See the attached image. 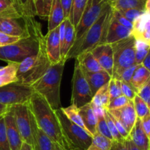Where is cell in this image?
<instances>
[{
	"label": "cell",
	"instance_id": "1",
	"mask_svg": "<svg viewBox=\"0 0 150 150\" xmlns=\"http://www.w3.org/2000/svg\"><path fill=\"white\" fill-rule=\"evenodd\" d=\"M24 26L29 30V37L21 38L17 42L0 47V60L7 63H18L39 51L40 40L42 36L40 24L35 17H23Z\"/></svg>",
	"mask_w": 150,
	"mask_h": 150
},
{
	"label": "cell",
	"instance_id": "2",
	"mask_svg": "<svg viewBox=\"0 0 150 150\" xmlns=\"http://www.w3.org/2000/svg\"><path fill=\"white\" fill-rule=\"evenodd\" d=\"M29 109L33 115L39 128L56 144L65 150H70L63 136L59 120L47 101L35 93L27 103Z\"/></svg>",
	"mask_w": 150,
	"mask_h": 150
},
{
	"label": "cell",
	"instance_id": "3",
	"mask_svg": "<svg viewBox=\"0 0 150 150\" xmlns=\"http://www.w3.org/2000/svg\"><path fill=\"white\" fill-rule=\"evenodd\" d=\"M111 17L112 8L109 4L96 21L82 37L81 39L74 43L67 54V61L68 59H76V57L80 54L92 51L98 45L105 43L107 32Z\"/></svg>",
	"mask_w": 150,
	"mask_h": 150
},
{
	"label": "cell",
	"instance_id": "4",
	"mask_svg": "<svg viewBox=\"0 0 150 150\" xmlns=\"http://www.w3.org/2000/svg\"><path fill=\"white\" fill-rule=\"evenodd\" d=\"M65 62L62 59L57 64L51 65L46 73L31 86L35 93L43 98L54 110L62 108L60 86Z\"/></svg>",
	"mask_w": 150,
	"mask_h": 150
},
{
	"label": "cell",
	"instance_id": "5",
	"mask_svg": "<svg viewBox=\"0 0 150 150\" xmlns=\"http://www.w3.org/2000/svg\"><path fill=\"white\" fill-rule=\"evenodd\" d=\"M51 66L45 51L44 35L40 40L39 51L19 64L17 79L19 83L32 86L39 80Z\"/></svg>",
	"mask_w": 150,
	"mask_h": 150
},
{
	"label": "cell",
	"instance_id": "6",
	"mask_svg": "<svg viewBox=\"0 0 150 150\" xmlns=\"http://www.w3.org/2000/svg\"><path fill=\"white\" fill-rule=\"evenodd\" d=\"M59 120L63 136L65 139L70 150H86L92 140V136L89 133L72 122L63 113L62 108L55 110Z\"/></svg>",
	"mask_w": 150,
	"mask_h": 150
},
{
	"label": "cell",
	"instance_id": "7",
	"mask_svg": "<svg viewBox=\"0 0 150 150\" xmlns=\"http://www.w3.org/2000/svg\"><path fill=\"white\" fill-rule=\"evenodd\" d=\"M136 41L133 35L111 44L114 54L112 78L118 79L122 72L135 64Z\"/></svg>",
	"mask_w": 150,
	"mask_h": 150
},
{
	"label": "cell",
	"instance_id": "8",
	"mask_svg": "<svg viewBox=\"0 0 150 150\" xmlns=\"http://www.w3.org/2000/svg\"><path fill=\"white\" fill-rule=\"evenodd\" d=\"M93 95L80 64L76 61L72 79L71 105L79 108L92 101Z\"/></svg>",
	"mask_w": 150,
	"mask_h": 150
},
{
	"label": "cell",
	"instance_id": "9",
	"mask_svg": "<svg viewBox=\"0 0 150 150\" xmlns=\"http://www.w3.org/2000/svg\"><path fill=\"white\" fill-rule=\"evenodd\" d=\"M109 0H88L83 15L76 29V40L77 42L85 35L88 29L109 5ZM74 45V44H73Z\"/></svg>",
	"mask_w": 150,
	"mask_h": 150
},
{
	"label": "cell",
	"instance_id": "10",
	"mask_svg": "<svg viewBox=\"0 0 150 150\" xmlns=\"http://www.w3.org/2000/svg\"><path fill=\"white\" fill-rule=\"evenodd\" d=\"M35 93L31 86L15 82L0 87V103L8 106L26 104Z\"/></svg>",
	"mask_w": 150,
	"mask_h": 150
},
{
	"label": "cell",
	"instance_id": "11",
	"mask_svg": "<svg viewBox=\"0 0 150 150\" xmlns=\"http://www.w3.org/2000/svg\"><path fill=\"white\" fill-rule=\"evenodd\" d=\"M12 111L14 116L15 122L18 130L23 142L32 145V125H31L30 114L27 103L19 104L11 106Z\"/></svg>",
	"mask_w": 150,
	"mask_h": 150
},
{
	"label": "cell",
	"instance_id": "12",
	"mask_svg": "<svg viewBox=\"0 0 150 150\" xmlns=\"http://www.w3.org/2000/svg\"><path fill=\"white\" fill-rule=\"evenodd\" d=\"M45 51L51 65L57 64L62 60L61 42L59 38V26L48 31L44 35Z\"/></svg>",
	"mask_w": 150,
	"mask_h": 150
},
{
	"label": "cell",
	"instance_id": "13",
	"mask_svg": "<svg viewBox=\"0 0 150 150\" xmlns=\"http://www.w3.org/2000/svg\"><path fill=\"white\" fill-rule=\"evenodd\" d=\"M114 119L120 122L129 133L134 127L137 120L133 101L120 108L107 111Z\"/></svg>",
	"mask_w": 150,
	"mask_h": 150
},
{
	"label": "cell",
	"instance_id": "14",
	"mask_svg": "<svg viewBox=\"0 0 150 150\" xmlns=\"http://www.w3.org/2000/svg\"><path fill=\"white\" fill-rule=\"evenodd\" d=\"M90 51L98 60L103 70L112 76L114 69V54L111 44H101Z\"/></svg>",
	"mask_w": 150,
	"mask_h": 150
},
{
	"label": "cell",
	"instance_id": "15",
	"mask_svg": "<svg viewBox=\"0 0 150 150\" xmlns=\"http://www.w3.org/2000/svg\"><path fill=\"white\" fill-rule=\"evenodd\" d=\"M4 117L7 140H8L10 150H21L23 140L21 137V135L16 126L11 107L4 114Z\"/></svg>",
	"mask_w": 150,
	"mask_h": 150
},
{
	"label": "cell",
	"instance_id": "16",
	"mask_svg": "<svg viewBox=\"0 0 150 150\" xmlns=\"http://www.w3.org/2000/svg\"><path fill=\"white\" fill-rule=\"evenodd\" d=\"M29 114H30L32 140H33L32 146L34 150H53L54 142L39 128L30 110H29Z\"/></svg>",
	"mask_w": 150,
	"mask_h": 150
},
{
	"label": "cell",
	"instance_id": "17",
	"mask_svg": "<svg viewBox=\"0 0 150 150\" xmlns=\"http://www.w3.org/2000/svg\"><path fill=\"white\" fill-rule=\"evenodd\" d=\"M0 32L12 37L25 38L29 36V30L25 26H21L16 19L0 18Z\"/></svg>",
	"mask_w": 150,
	"mask_h": 150
},
{
	"label": "cell",
	"instance_id": "18",
	"mask_svg": "<svg viewBox=\"0 0 150 150\" xmlns=\"http://www.w3.org/2000/svg\"><path fill=\"white\" fill-rule=\"evenodd\" d=\"M132 35L136 40L148 44L150 40V15L145 13L133 22Z\"/></svg>",
	"mask_w": 150,
	"mask_h": 150
},
{
	"label": "cell",
	"instance_id": "19",
	"mask_svg": "<svg viewBox=\"0 0 150 150\" xmlns=\"http://www.w3.org/2000/svg\"><path fill=\"white\" fill-rule=\"evenodd\" d=\"M131 35L132 31L120 24L112 16L108 26L105 43L111 45Z\"/></svg>",
	"mask_w": 150,
	"mask_h": 150
},
{
	"label": "cell",
	"instance_id": "20",
	"mask_svg": "<svg viewBox=\"0 0 150 150\" xmlns=\"http://www.w3.org/2000/svg\"><path fill=\"white\" fill-rule=\"evenodd\" d=\"M83 72L93 96L102 86L109 83L112 78V76H110L107 72L103 70L98 72H93V73L85 71V70H83Z\"/></svg>",
	"mask_w": 150,
	"mask_h": 150
},
{
	"label": "cell",
	"instance_id": "21",
	"mask_svg": "<svg viewBox=\"0 0 150 150\" xmlns=\"http://www.w3.org/2000/svg\"><path fill=\"white\" fill-rule=\"evenodd\" d=\"M65 28L63 40L61 43V58L67 62V57L76 40V29L68 18H65Z\"/></svg>",
	"mask_w": 150,
	"mask_h": 150
},
{
	"label": "cell",
	"instance_id": "22",
	"mask_svg": "<svg viewBox=\"0 0 150 150\" xmlns=\"http://www.w3.org/2000/svg\"><path fill=\"white\" fill-rule=\"evenodd\" d=\"M130 140L141 150L150 149V141L145 134L142 128V122L140 119L137 118L134 127L130 133Z\"/></svg>",
	"mask_w": 150,
	"mask_h": 150
},
{
	"label": "cell",
	"instance_id": "23",
	"mask_svg": "<svg viewBox=\"0 0 150 150\" xmlns=\"http://www.w3.org/2000/svg\"><path fill=\"white\" fill-rule=\"evenodd\" d=\"M79 113L83 120V122L87 132L93 137L95 134L98 133L97 117L94 114L91 103L79 108Z\"/></svg>",
	"mask_w": 150,
	"mask_h": 150
},
{
	"label": "cell",
	"instance_id": "24",
	"mask_svg": "<svg viewBox=\"0 0 150 150\" xmlns=\"http://www.w3.org/2000/svg\"><path fill=\"white\" fill-rule=\"evenodd\" d=\"M65 20L61 0H53L48 18V31L59 26Z\"/></svg>",
	"mask_w": 150,
	"mask_h": 150
},
{
	"label": "cell",
	"instance_id": "25",
	"mask_svg": "<svg viewBox=\"0 0 150 150\" xmlns=\"http://www.w3.org/2000/svg\"><path fill=\"white\" fill-rule=\"evenodd\" d=\"M76 59L80 64L82 70H85V71L93 73V72H98L103 70V68L100 65L99 62L95 58L91 51H88V52L80 54L76 57Z\"/></svg>",
	"mask_w": 150,
	"mask_h": 150
},
{
	"label": "cell",
	"instance_id": "26",
	"mask_svg": "<svg viewBox=\"0 0 150 150\" xmlns=\"http://www.w3.org/2000/svg\"><path fill=\"white\" fill-rule=\"evenodd\" d=\"M19 64L7 63L0 70V87L18 81L17 73Z\"/></svg>",
	"mask_w": 150,
	"mask_h": 150
},
{
	"label": "cell",
	"instance_id": "27",
	"mask_svg": "<svg viewBox=\"0 0 150 150\" xmlns=\"http://www.w3.org/2000/svg\"><path fill=\"white\" fill-rule=\"evenodd\" d=\"M150 79V72L144 66L139 64L137 66L134 73L133 75L130 85L133 86L136 92H139L141 88Z\"/></svg>",
	"mask_w": 150,
	"mask_h": 150
},
{
	"label": "cell",
	"instance_id": "28",
	"mask_svg": "<svg viewBox=\"0 0 150 150\" xmlns=\"http://www.w3.org/2000/svg\"><path fill=\"white\" fill-rule=\"evenodd\" d=\"M146 0H110L109 3L112 9L116 10L138 9L145 11Z\"/></svg>",
	"mask_w": 150,
	"mask_h": 150
},
{
	"label": "cell",
	"instance_id": "29",
	"mask_svg": "<svg viewBox=\"0 0 150 150\" xmlns=\"http://www.w3.org/2000/svg\"><path fill=\"white\" fill-rule=\"evenodd\" d=\"M0 18L17 20L23 17L12 0H0Z\"/></svg>",
	"mask_w": 150,
	"mask_h": 150
},
{
	"label": "cell",
	"instance_id": "30",
	"mask_svg": "<svg viewBox=\"0 0 150 150\" xmlns=\"http://www.w3.org/2000/svg\"><path fill=\"white\" fill-rule=\"evenodd\" d=\"M88 0H73L69 20L76 28L79 24L83 11L87 4Z\"/></svg>",
	"mask_w": 150,
	"mask_h": 150
},
{
	"label": "cell",
	"instance_id": "31",
	"mask_svg": "<svg viewBox=\"0 0 150 150\" xmlns=\"http://www.w3.org/2000/svg\"><path fill=\"white\" fill-rule=\"evenodd\" d=\"M22 17H35L36 16L35 4L32 0H12Z\"/></svg>",
	"mask_w": 150,
	"mask_h": 150
},
{
	"label": "cell",
	"instance_id": "32",
	"mask_svg": "<svg viewBox=\"0 0 150 150\" xmlns=\"http://www.w3.org/2000/svg\"><path fill=\"white\" fill-rule=\"evenodd\" d=\"M110 101V95L108 92V83L104 85L94 95L91 103L98 106L103 107L106 109L108 103Z\"/></svg>",
	"mask_w": 150,
	"mask_h": 150
},
{
	"label": "cell",
	"instance_id": "33",
	"mask_svg": "<svg viewBox=\"0 0 150 150\" xmlns=\"http://www.w3.org/2000/svg\"><path fill=\"white\" fill-rule=\"evenodd\" d=\"M113 144V141L97 133L92 137V142L86 150H110Z\"/></svg>",
	"mask_w": 150,
	"mask_h": 150
},
{
	"label": "cell",
	"instance_id": "34",
	"mask_svg": "<svg viewBox=\"0 0 150 150\" xmlns=\"http://www.w3.org/2000/svg\"><path fill=\"white\" fill-rule=\"evenodd\" d=\"M62 110L63 113L64 114V115L67 117V119L70 120L72 122L75 123L76 125H77L78 126L81 127V128H83V130H86V127H85L84 124L83 122V120H82L80 114L79 113V108H76L75 105H70L69 106L66 107V108H62ZM88 133V132H87Z\"/></svg>",
	"mask_w": 150,
	"mask_h": 150
},
{
	"label": "cell",
	"instance_id": "35",
	"mask_svg": "<svg viewBox=\"0 0 150 150\" xmlns=\"http://www.w3.org/2000/svg\"><path fill=\"white\" fill-rule=\"evenodd\" d=\"M150 46L146 42L141 40L136 41V56H135V64H142L148 54Z\"/></svg>",
	"mask_w": 150,
	"mask_h": 150
},
{
	"label": "cell",
	"instance_id": "36",
	"mask_svg": "<svg viewBox=\"0 0 150 150\" xmlns=\"http://www.w3.org/2000/svg\"><path fill=\"white\" fill-rule=\"evenodd\" d=\"M53 0H38L35 4L36 16L42 19H48Z\"/></svg>",
	"mask_w": 150,
	"mask_h": 150
},
{
	"label": "cell",
	"instance_id": "37",
	"mask_svg": "<svg viewBox=\"0 0 150 150\" xmlns=\"http://www.w3.org/2000/svg\"><path fill=\"white\" fill-rule=\"evenodd\" d=\"M133 103L137 118L142 120L145 116L150 113V110L148 105L138 95H136V96L134 98Z\"/></svg>",
	"mask_w": 150,
	"mask_h": 150
},
{
	"label": "cell",
	"instance_id": "38",
	"mask_svg": "<svg viewBox=\"0 0 150 150\" xmlns=\"http://www.w3.org/2000/svg\"><path fill=\"white\" fill-rule=\"evenodd\" d=\"M105 114L102 117H97V130L99 134L102 135L104 137L113 141L112 136L108 130V125H107L106 120H105Z\"/></svg>",
	"mask_w": 150,
	"mask_h": 150
},
{
	"label": "cell",
	"instance_id": "39",
	"mask_svg": "<svg viewBox=\"0 0 150 150\" xmlns=\"http://www.w3.org/2000/svg\"><path fill=\"white\" fill-rule=\"evenodd\" d=\"M4 115L3 114L0 117V150H10L7 140Z\"/></svg>",
	"mask_w": 150,
	"mask_h": 150
},
{
	"label": "cell",
	"instance_id": "40",
	"mask_svg": "<svg viewBox=\"0 0 150 150\" xmlns=\"http://www.w3.org/2000/svg\"><path fill=\"white\" fill-rule=\"evenodd\" d=\"M105 120H106L107 125H108V130H109L111 136H112L113 142H123V141H125L124 139H122V137L120 136V133H119L118 130H117V127H116L115 125H114V122H113L112 119H111V116H110V114H108L107 110H106V112H105Z\"/></svg>",
	"mask_w": 150,
	"mask_h": 150
},
{
	"label": "cell",
	"instance_id": "41",
	"mask_svg": "<svg viewBox=\"0 0 150 150\" xmlns=\"http://www.w3.org/2000/svg\"><path fill=\"white\" fill-rule=\"evenodd\" d=\"M130 100L127 99L125 96L124 95H121L120 97L114 98V99L110 100L109 103H108V105L106 107L107 111L109 110H114L117 109V108H120L122 107L125 106V105H127L130 103Z\"/></svg>",
	"mask_w": 150,
	"mask_h": 150
},
{
	"label": "cell",
	"instance_id": "42",
	"mask_svg": "<svg viewBox=\"0 0 150 150\" xmlns=\"http://www.w3.org/2000/svg\"><path fill=\"white\" fill-rule=\"evenodd\" d=\"M108 92H109L110 100L122 95L120 88V80L115 78H111V81L108 83Z\"/></svg>",
	"mask_w": 150,
	"mask_h": 150
},
{
	"label": "cell",
	"instance_id": "43",
	"mask_svg": "<svg viewBox=\"0 0 150 150\" xmlns=\"http://www.w3.org/2000/svg\"><path fill=\"white\" fill-rule=\"evenodd\" d=\"M117 11L120 12L123 16H125L127 20H129L132 23H133L136 19L139 18L140 16L145 13V11L138 10V9H127V10H117Z\"/></svg>",
	"mask_w": 150,
	"mask_h": 150
},
{
	"label": "cell",
	"instance_id": "44",
	"mask_svg": "<svg viewBox=\"0 0 150 150\" xmlns=\"http://www.w3.org/2000/svg\"><path fill=\"white\" fill-rule=\"evenodd\" d=\"M120 84L122 95L125 96L130 100L133 101L135 97L137 95V92L133 89V86L130 83H127L121 80H120Z\"/></svg>",
	"mask_w": 150,
	"mask_h": 150
},
{
	"label": "cell",
	"instance_id": "45",
	"mask_svg": "<svg viewBox=\"0 0 150 150\" xmlns=\"http://www.w3.org/2000/svg\"><path fill=\"white\" fill-rule=\"evenodd\" d=\"M137 95L146 103L150 110V79L141 88Z\"/></svg>",
	"mask_w": 150,
	"mask_h": 150
},
{
	"label": "cell",
	"instance_id": "46",
	"mask_svg": "<svg viewBox=\"0 0 150 150\" xmlns=\"http://www.w3.org/2000/svg\"><path fill=\"white\" fill-rule=\"evenodd\" d=\"M111 8H112V7H111ZM112 16L113 17L120 23V24L122 25L123 26H125V27L127 28V29L132 31V29H133V23L130 22L129 20H127L125 16H123L120 13V12L112 9Z\"/></svg>",
	"mask_w": 150,
	"mask_h": 150
},
{
	"label": "cell",
	"instance_id": "47",
	"mask_svg": "<svg viewBox=\"0 0 150 150\" xmlns=\"http://www.w3.org/2000/svg\"><path fill=\"white\" fill-rule=\"evenodd\" d=\"M137 66L138 65H136V64H133V65L130 66L128 68L124 70L122 72V73L120 74V76H119V78L117 79H118V80H121L122 81H125L126 82V83H130V81H131L133 75V73H134Z\"/></svg>",
	"mask_w": 150,
	"mask_h": 150
},
{
	"label": "cell",
	"instance_id": "48",
	"mask_svg": "<svg viewBox=\"0 0 150 150\" xmlns=\"http://www.w3.org/2000/svg\"><path fill=\"white\" fill-rule=\"evenodd\" d=\"M21 38H18V37L9 36V35H4V34L0 32V47L3 46V45H8V44L10 43H13L15 42H17Z\"/></svg>",
	"mask_w": 150,
	"mask_h": 150
},
{
	"label": "cell",
	"instance_id": "49",
	"mask_svg": "<svg viewBox=\"0 0 150 150\" xmlns=\"http://www.w3.org/2000/svg\"><path fill=\"white\" fill-rule=\"evenodd\" d=\"M141 122H142V128L146 136H147L148 139L150 141V113L145 116L142 120H141Z\"/></svg>",
	"mask_w": 150,
	"mask_h": 150
},
{
	"label": "cell",
	"instance_id": "50",
	"mask_svg": "<svg viewBox=\"0 0 150 150\" xmlns=\"http://www.w3.org/2000/svg\"><path fill=\"white\" fill-rule=\"evenodd\" d=\"M61 3L63 7V10H64V17L65 18H69L73 0H61Z\"/></svg>",
	"mask_w": 150,
	"mask_h": 150
},
{
	"label": "cell",
	"instance_id": "51",
	"mask_svg": "<svg viewBox=\"0 0 150 150\" xmlns=\"http://www.w3.org/2000/svg\"><path fill=\"white\" fill-rule=\"evenodd\" d=\"M110 150H128L126 144V141L120 142H113L112 146Z\"/></svg>",
	"mask_w": 150,
	"mask_h": 150
},
{
	"label": "cell",
	"instance_id": "52",
	"mask_svg": "<svg viewBox=\"0 0 150 150\" xmlns=\"http://www.w3.org/2000/svg\"><path fill=\"white\" fill-rule=\"evenodd\" d=\"M92 109H93L94 114H95V117H102V116H104L105 114L106 109H105V108H103V107L98 106V105H93V104H92Z\"/></svg>",
	"mask_w": 150,
	"mask_h": 150
},
{
	"label": "cell",
	"instance_id": "53",
	"mask_svg": "<svg viewBox=\"0 0 150 150\" xmlns=\"http://www.w3.org/2000/svg\"><path fill=\"white\" fill-rule=\"evenodd\" d=\"M142 64L143 66H144V67L150 72V48L149 51H148V54L147 55H146V58L144 59V60Z\"/></svg>",
	"mask_w": 150,
	"mask_h": 150
},
{
	"label": "cell",
	"instance_id": "54",
	"mask_svg": "<svg viewBox=\"0 0 150 150\" xmlns=\"http://www.w3.org/2000/svg\"><path fill=\"white\" fill-rule=\"evenodd\" d=\"M126 144H127V146L128 150H141L139 149L137 146H136L134 145V144L131 142V140L128 139V140L126 141Z\"/></svg>",
	"mask_w": 150,
	"mask_h": 150
},
{
	"label": "cell",
	"instance_id": "55",
	"mask_svg": "<svg viewBox=\"0 0 150 150\" xmlns=\"http://www.w3.org/2000/svg\"><path fill=\"white\" fill-rule=\"evenodd\" d=\"M21 150H34V149L32 145L25 143V142H23Z\"/></svg>",
	"mask_w": 150,
	"mask_h": 150
},
{
	"label": "cell",
	"instance_id": "56",
	"mask_svg": "<svg viewBox=\"0 0 150 150\" xmlns=\"http://www.w3.org/2000/svg\"><path fill=\"white\" fill-rule=\"evenodd\" d=\"M144 10H145V13L150 15V0H146Z\"/></svg>",
	"mask_w": 150,
	"mask_h": 150
},
{
	"label": "cell",
	"instance_id": "57",
	"mask_svg": "<svg viewBox=\"0 0 150 150\" xmlns=\"http://www.w3.org/2000/svg\"><path fill=\"white\" fill-rule=\"evenodd\" d=\"M11 106H8V105H3V104L0 103V111H7Z\"/></svg>",
	"mask_w": 150,
	"mask_h": 150
},
{
	"label": "cell",
	"instance_id": "58",
	"mask_svg": "<svg viewBox=\"0 0 150 150\" xmlns=\"http://www.w3.org/2000/svg\"><path fill=\"white\" fill-rule=\"evenodd\" d=\"M53 150H65L63 148H62L61 146H59V145L56 144L54 143V148H53Z\"/></svg>",
	"mask_w": 150,
	"mask_h": 150
},
{
	"label": "cell",
	"instance_id": "59",
	"mask_svg": "<svg viewBox=\"0 0 150 150\" xmlns=\"http://www.w3.org/2000/svg\"><path fill=\"white\" fill-rule=\"evenodd\" d=\"M6 112H7V111H0V117H1V116H2L3 114H5Z\"/></svg>",
	"mask_w": 150,
	"mask_h": 150
},
{
	"label": "cell",
	"instance_id": "60",
	"mask_svg": "<svg viewBox=\"0 0 150 150\" xmlns=\"http://www.w3.org/2000/svg\"><path fill=\"white\" fill-rule=\"evenodd\" d=\"M32 1H33V3H34V4H35V3H36V1H38V0H32Z\"/></svg>",
	"mask_w": 150,
	"mask_h": 150
},
{
	"label": "cell",
	"instance_id": "61",
	"mask_svg": "<svg viewBox=\"0 0 150 150\" xmlns=\"http://www.w3.org/2000/svg\"><path fill=\"white\" fill-rule=\"evenodd\" d=\"M148 45H149V46H150V40H149V42H148Z\"/></svg>",
	"mask_w": 150,
	"mask_h": 150
},
{
	"label": "cell",
	"instance_id": "62",
	"mask_svg": "<svg viewBox=\"0 0 150 150\" xmlns=\"http://www.w3.org/2000/svg\"><path fill=\"white\" fill-rule=\"evenodd\" d=\"M1 67H1V66H0V70H1Z\"/></svg>",
	"mask_w": 150,
	"mask_h": 150
},
{
	"label": "cell",
	"instance_id": "63",
	"mask_svg": "<svg viewBox=\"0 0 150 150\" xmlns=\"http://www.w3.org/2000/svg\"><path fill=\"white\" fill-rule=\"evenodd\" d=\"M109 1H110V0H109Z\"/></svg>",
	"mask_w": 150,
	"mask_h": 150
},
{
	"label": "cell",
	"instance_id": "64",
	"mask_svg": "<svg viewBox=\"0 0 150 150\" xmlns=\"http://www.w3.org/2000/svg\"><path fill=\"white\" fill-rule=\"evenodd\" d=\"M149 150H150V149H149Z\"/></svg>",
	"mask_w": 150,
	"mask_h": 150
}]
</instances>
